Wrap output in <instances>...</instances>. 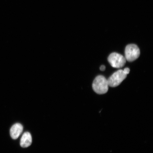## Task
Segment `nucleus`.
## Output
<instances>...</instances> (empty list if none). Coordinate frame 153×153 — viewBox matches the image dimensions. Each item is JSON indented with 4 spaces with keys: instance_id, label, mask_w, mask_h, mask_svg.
I'll use <instances>...</instances> for the list:
<instances>
[{
    "instance_id": "1",
    "label": "nucleus",
    "mask_w": 153,
    "mask_h": 153,
    "mask_svg": "<svg viewBox=\"0 0 153 153\" xmlns=\"http://www.w3.org/2000/svg\"><path fill=\"white\" fill-rule=\"evenodd\" d=\"M92 87L94 91L97 94H105L108 89V80L102 76H97L93 81Z\"/></svg>"
},
{
    "instance_id": "2",
    "label": "nucleus",
    "mask_w": 153,
    "mask_h": 153,
    "mask_svg": "<svg viewBox=\"0 0 153 153\" xmlns=\"http://www.w3.org/2000/svg\"><path fill=\"white\" fill-rule=\"evenodd\" d=\"M125 58L128 62H133L140 55V50L135 44H130L126 46L125 50Z\"/></svg>"
},
{
    "instance_id": "3",
    "label": "nucleus",
    "mask_w": 153,
    "mask_h": 153,
    "mask_svg": "<svg viewBox=\"0 0 153 153\" xmlns=\"http://www.w3.org/2000/svg\"><path fill=\"white\" fill-rule=\"evenodd\" d=\"M127 74L123 70H120L114 73L108 80V86L115 87L119 85L122 81L127 77Z\"/></svg>"
},
{
    "instance_id": "4",
    "label": "nucleus",
    "mask_w": 153,
    "mask_h": 153,
    "mask_svg": "<svg viewBox=\"0 0 153 153\" xmlns=\"http://www.w3.org/2000/svg\"><path fill=\"white\" fill-rule=\"evenodd\" d=\"M108 60L112 67L116 68H120L123 67L126 62L125 57L116 53H111L108 57Z\"/></svg>"
},
{
    "instance_id": "5",
    "label": "nucleus",
    "mask_w": 153,
    "mask_h": 153,
    "mask_svg": "<svg viewBox=\"0 0 153 153\" xmlns=\"http://www.w3.org/2000/svg\"><path fill=\"white\" fill-rule=\"evenodd\" d=\"M23 130V127L20 123H17L13 125L10 130L11 137L13 139H16L21 134Z\"/></svg>"
},
{
    "instance_id": "6",
    "label": "nucleus",
    "mask_w": 153,
    "mask_h": 153,
    "mask_svg": "<svg viewBox=\"0 0 153 153\" xmlns=\"http://www.w3.org/2000/svg\"><path fill=\"white\" fill-rule=\"evenodd\" d=\"M32 143L31 134L28 132H26L22 135L20 140V145L22 148H26L30 146Z\"/></svg>"
},
{
    "instance_id": "7",
    "label": "nucleus",
    "mask_w": 153,
    "mask_h": 153,
    "mask_svg": "<svg viewBox=\"0 0 153 153\" xmlns=\"http://www.w3.org/2000/svg\"><path fill=\"white\" fill-rule=\"evenodd\" d=\"M123 71L126 74H129L130 70L129 68H126L125 69H124V70H123Z\"/></svg>"
},
{
    "instance_id": "8",
    "label": "nucleus",
    "mask_w": 153,
    "mask_h": 153,
    "mask_svg": "<svg viewBox=\"0 0 153 153\" xmlns=\"http://www.w3.org/2000/svg\"><path fill=\"white\" fill-rule=\"evenodd\" d=\"M105 66L104 65L101 66L100 67V70L101 71H104L105 70Z\"/></svg>"
}]
</instances>
